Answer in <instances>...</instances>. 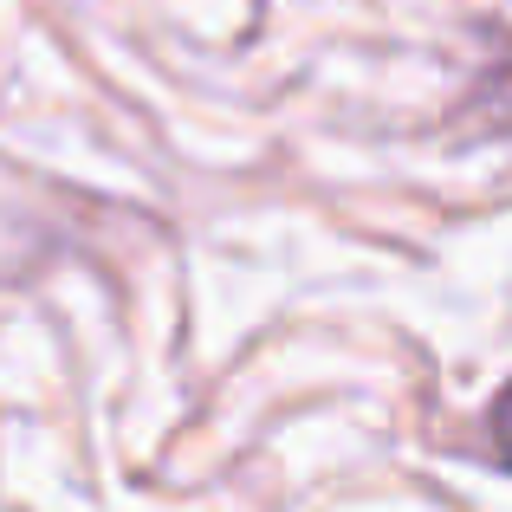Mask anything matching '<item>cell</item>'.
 Masks as SVG:
<instances>
[{
    "label": "cell",
    "instance_id": "7a4b0ae2",
    "mask_svg": "<svg viewBox=\"0 0 512 512\" xmlns=\"http://www.w3.org/2000/svg\"><path fill=\"white\" fill-rule=\"evenodd\" d=\"M487 428H493V448H500V461L512 467V383L493 396V409H487Z\"/></svg>",
    "mask_w": 512,
    "mask_h": 512
},
{
    "label": "cell",
    "instance_id": "6da1fadb",
    "mask_svg": "<svg viewBox=\"0 0 512 512\" xmlns=\"http://www.w3.org/2000/svg\"><path fill=\"white\" fill-rule=\"evenodd\" d=\"M461 124L487 130V137H512V52H500V59L474 78V98H467Z\"/></svg>",
    "mask_w": 512,
    "mask_h": 512
}]
</instances>
